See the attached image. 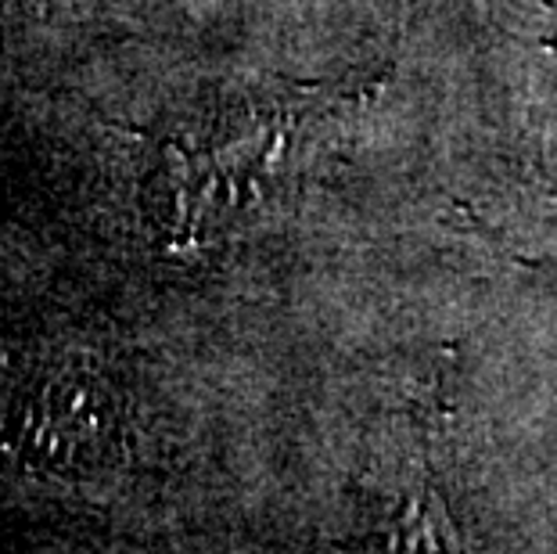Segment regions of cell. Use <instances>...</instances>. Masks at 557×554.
Segmentation results:
<instances>
[{"label": "cell", "mask_w": 557, "mask_h": 554, "mask_svg": "<svg viewBox=\"0 0 557 554\" xmlns=\"http://www.w3.org/2000/svg\"><path fill=\"white\" fill-rule=\"evenodd\" d=\"M104 435L101 407L90 389L73 382H47L37 389L15 421V451L40 468H73L98 451Z\"/></svg>", "instance_id": "6da1fadb"}]
</instances>
